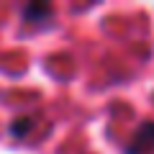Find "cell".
Returning <instances> with one entry per match:
<instances>
[{
    "label": "cell",
    "mask_w": 154,
    "mask_h": 154,
    "mask_svg": "<svg viewBox=\"0 0 154 154\" xmlns=\"http://www.w3.org/2000/svg\"><path fill=\"white\" fill-rule=\"evenodd\" d=\"M51 13H54V8H51L49 3H28V5L23 8V21L36 23V21H41V18H49Z\"/></svg>",
    "instance_id": "obj_2"
},
{
    "label": "cell",
    "mask_w": 154,
    "mask_h": 154,
    "mask_svg": "<svg viewBox=\"0 0 154 154\" xmlns=\"http://www.w3.org/2000/svg\"><path fill=\"white\" fill-rule=\"evenodd\" d=\"M126 154H154V121H146L134 131Z\"/></svg>",
    "instance_id": "obj_1"
},
{
    "label": "cell",
    "mask_w": 154,
    "mask_h": 154,
    "mask_svg": "<svg viewBox=\"0 0 154 154\" xmlns=\"http://www.w3.org/2000/svg\"><path fill=\"white\" fill-rule=\"evenodd\" d=\"M33 128H36V118H31V116L16 118V121L11 123V134H13V136H28Z\"/></svg>",
    "instance_id": "obj_3"
}]
</instances>
